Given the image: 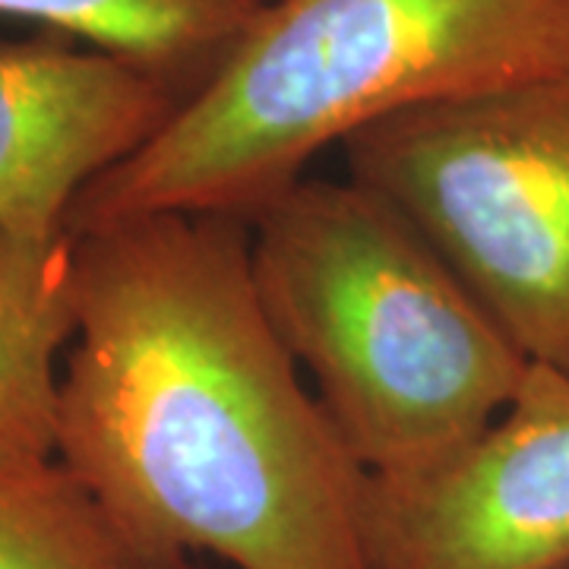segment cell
<instances>
[{"mask_svg":"<svg viewBox=\"0 0 569 569\" xmlns=\"http://www.w3.org/2000/svg\"><path fill=\"white\" fill-rule=\"evenodd\" d=\"M70 238L63 466L162 560L370 569V475L266 317L247 219L156 212Z\"/></svg>","mask_w":569,"mask_h":569,"instance_id":"cell-1","label":"cell"},{"mask_svg":"<svg viewBox=\"0 0 569 569\" xmlns=\"http://www.w3.org/2000/svg\"><path fill=\"white\" fill-rule=\"evenodd\" d=\"M569 67V0H266L219 67L67 231L156 212L250 219L329 142Z\"/></svg>","mask_w":569,"mask_h":569,"instance_id":"cell-2","label":"cell"},{"mask_svg":"<svg viewBox=\"0 0 569 569\" xmlns=\"http://www.w3.org/2000/svg\"><path fill=\"white\" fill-rule=\"evenodd\" d=\"M247 224L266 317L367 475L443 462L519 392L526 351L383 193L301 178Z\"/></svg>","mask_w":569,"mask_h":569,"instance_id":"cell-3","label":"cell"},{"mask_svg":"<svg viewBox=\"0 0 569 569\" xmlns=\"http://www.w3.org/2000/svg\"><path fill=\"white\" fill-rule=\"evenodd\" d=\"M342 149L529 361L569 373V67L367 123Z\"/></svg>","mask_w":569,"mask_h":569,"instance_id":"cell-4","label":"cell"},{"mask_svg":"<svg viewBox=\"0 0 569 569\" xmlns=\"http://www.w3.org/2000/svg\"><path fill=\"white\" fill-rule=\"evenodd\" d=\"M370 569H569V373L531 361L493 425L437 466L367 478Z\"/></svg>","mask_w":569,"mask_h":569,"instance_id":"cell-5","label":"cell"},{"mask_svg":"<svg viewBox=\"0 0 569 569\" xmlns=\"http://www.w3.org/2000/svg\"><path fill=\"white\" fill-rule=\"evenodd\" d=\"M187 92L108 51L0 44V228L67 234L80 193L174 118Z\"/></svg>","mask_w":569,"mask_h":569,"instance_id":"cell-6","label":"cell"},{"mask_svg":"<svg viewBox=\"0 0 569 569\" xmlns=\"http://www.w3.org/2000/svg\"><path fill=\"white\" fill-rule=\"evenodd\" d=\"M73 336L70 231L32 241L0 228V466L58 456V358Z\"/></svg>","mask_w":569,"mask_h":569,"instance_id":"cell-7","label":"cell"},{"mask_svg":"<svg viewBox=\"0 0 569 569\" xmlns=\"http://www.w3.org/2000/svg\"><path fill=\"white\" fill-rule=\"evenodd\" d=\"M266 0H0V17L61 29L174 86L209 77Z\"/></svg>","mask_w":569,"mask_h":569,"instance_id":"cell-8","label":"cell"},{"mask_svg":"<svg viewBox=\"0 0 569 569\" xmlns=\"http://www.w3.org/2000/svg\"><path fill=\"white\" fill-rule=\"evenodd\" d=\"M0 569H193L118 526L58 456L0 466Z\"/></svg>","mask_w":569,"mask_h":569,"instance_id":"cell-9","label":"cell"}]
</instances>
